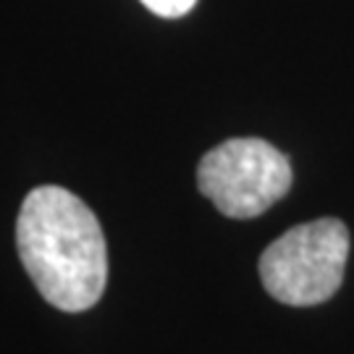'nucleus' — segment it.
I'll use <instances>...</instances> for the list:
<instances>
[{"instance_id": "1", "label": "nucleus", "mask_w": 354, "mask_h": 354, "mask_svg": "<svg viewBox=\"0 0 354 354\" xmlns=\"http://www.w3.org/2000/svg\"><path fill=\"white\" fill-rule=\"evenodd\" d=\"M16 247L37 291L64 313L95 307L108 283L97 215L64 187H37L16 218Z\"/></svg>"}, {"instance_id": "2", "label": "nucleus", "mask_w": 354, "mask_h": 354, "mask_svg": "<svg viewBox=\"0 0 354 354\" xmlns=\"http://www.w3.org/2000/svg\"><path fill=\"white\" fill-rule=\"evenodd\" d=\"M349 228L339 218H317L289 228L260 257L266 291L291 307H313L342 289Z\"/></svg>"}, {"instance_id": "3", "label": "nucleus", "mask_w": 354, "mask_h": 354, "mask_svg": "<svg viewBox=\"0 0 354 354\" xmlns=\"http://www.w3.org/2000/svg\"><path fill=\"white\" fill-rule=\"evenodd\" d=\"M291 163L270 142L236 137L205 152L197 187L228 218H257L291 189Z\"/></svg>"}, {"instance_id": "4", "label": "nucleus", "mask_w": 354, "mask_h": 354, "mask_svg": "<svg viewBox=\"0 0 354 354\" xmlns=\"http://www.w3.org/2000/svg\"><path fill=\"white\" fill-rule=\"evenodd\" d=\"M155 16H163V19H178L184 13H189L194 8L197 0H142Z\"/></svg>"}]
</instances>
